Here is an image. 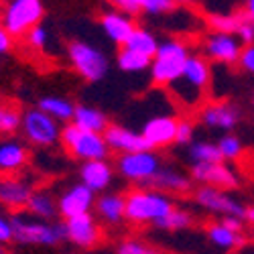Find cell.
Instances as JSON below:
<instances>
[{
    "label": "cell",
    "mask_w": 254,
    "mask_h": 254,
    "mask_svg": "<svg viewBox=\"0 0 254 254\" xmlns=\"http://www.w3.org/2000/svg\"><path fill=\"white\" fill-rule=\"evenodd\" d=\"M242 45L234 35H222V33H209L203 41V53L205 59L222 63V65H234L238 63Z\"/></svg>",
    "instance_id": "cell-14"
},
{
    "label": "cell",
    "mask_w": 254,
    "mask_h": 254,
    "mask_svg": "<svg viewBox=\"0 0 254 254\" xmlns=\"http://www.w3.org/2000/svg\"><path fill=\"white\" fill-rule=\"evenodd\" d=\"M12 240V228H10V218L0 214V244Z\"/></svg>",
    "instance_id": "cell-42"
},
{
    "label": "cell",
    "mask_w": 254,
    "mask_h": 254,
    "mask_svg": "<svg viewBox=\"0 0 254 254\" xmlns=\"http://www.w3.org/2000/svg\"><path fill=\"white\" fill-rule=\"evenodd\" d=\"M252 110H254V94H252Z\"/></svg>",
    "instance_id": "cell-48"
},
{
    "label": "cell",
    "mask_w": 254,
    "mask_h": 254,
    "mask_svg": "<svg viewBox=\"0 0 254 254\" xmlns=\"http://www.w3.org/2000/svg\"><path fill=\"white\" fill-rule=\"evenodd\" d=\"M12 240L18 244L31 246H55L61 240H65L63 224H51L33 218L27 211H14L10 216Z\"/></svg>",
    "instance_id": "cell-3"
},
{
    "label": "cell",
    "mask_w": 254,
    "mask_h": 254,
    "mask_svg": "<svg viewBox=\"0 0 254 254\" xmlns=\"http://www.w3.org/2000/svg\"><path fill=\"white\" fill-rule=\"evenodd\" d=\"M187 155L193 163H224L220 157L218 146L211 140H197L187 146Z\"/></svg>",
    "instance_id": "cell-30"
},
{
    "label": "cell",
    "mask_w": 254,
    "mask_h": 254,
    "mask_svg": "<svg viewBox=\"0 0 254 254\" xmlns=\"http://www.w3.org/2000/svg\"><path fill=\"white\" fill-rule=\"evenodd\" d=\"M195 136V124L189 118H181L177 120V132H175V142L177 144H191Z\"/></svg>",
    "instance_id": "cell-36"
},
{
    "label": "cell",
    "mask_w": 254,
    "mask_h": 254,
    "mask_svg": "<svg viewBox=\"0 0 254 254\" xmlns=\"http://www.w3.org/2000/svg\"><path fill=\"white\" fill-rule=\"evenodd\" d=\"M211 81V67L209 61L201 55L191 53L185 61V67L181 75L169 86L171 98L185 110H201V104L205 100L207 88Z\"/></svg>",
    "instance_id": "cell-1"
},
{
    "label": "cell",
    "mask_w": 254,
    "mask_h": 254,
    "mask_svg": "<svg viewBox=\"0 0 254 254\" xmlns=\"http://www.w3.org/2000/svg\"><path fill=\"white\" fill-rule=\"evenodd\" d=\"M116 65L126 73H140L151 67V57H144L128 47H122L116 55Z\"/></svg>",
    "instance_id": "cell-29"
},
{
    "label": "cell",
    "mask_w": 254,
    "mask_h": 254,
    "mask_svg": "<svg viewBox=\"0 0 254 254\" xmlns=\"http://www.w3.org/2000/svg\"><path fill=\"white\" fill-rule=\"evenodd\" d=\"M27 43L37 51H43L49 43V31L43 25H37L35 29H31L27 33Z\"/></svg>",
    "instance_id": "cell-37"
},
{
    "label": "cell",
    "mask_w": 254,
    "mask_h": 254,
    "mask_svg": "<svg viewBox=\"0 0 254 254\" xmlns=\"http://www.w3.org/2000/svg\"><path fill=\"white\" fill-rule=\"evenodd\" d=\"M161 169V159L155 151H142L132 155H120L116 161V171L132 183L149 185Z\"/></svg>",
    "instance_id": "cell-9"
},
{
    "label": "cell",
    "mask_w": 254,
    "mask_h": 254,
    "mask_svg": "<svg viewBox=\"0 0 254 254\" xmlns=\"http://www.w3.org/2000/svg\"><path fill=\"white\" fill-rule=\"evenodd\" d=\"M59 142L63 144V149H65L73 159H79L83 163L106 161L108 159V153H110L108 144H106V140H104V134L81 130V128H77V126H73L71 122L61 128Z\"/></svg>",
    "instance_id": "cell-5"
},
{
    "label": "cell",
    "mask_w": 254,
    "mask_h": 254,
    "mask_svg": "<svg viewBox=\"0 0 254 254\" xmlns=\"http://www.w3.org/2000/svg\"><path fill=\"white\" fill-rule=\"evenodd\" d=\"M244 220H246L250 226H254V205L246 207V211H244Z\"/></svg>",
    "instance_id": "cell-46"
},
{
    "label": "cell",
    "mask_w": 254,
    "mask_h": 254,
    "mask_svg": "<svg viewBox=\"0 0 254 254\" xmlns=\"http://www.w3.org/2000/svg\"><path fill=\"white\" fill-rule=\"evenodd\" d=\"M71 124L77 126V128H81V130L98 132V134H104V130L110 126L108 116H106L102 110H98L96 106H88V104L75 106Z\"/></svg>",
    "instance_id": "cell-23"
},
{
    "label": "cell",
    "mask_w": 254,
    "mask_h": 254,
    "mask_svg": "<svg viewBox=\"0 0 254 254\" xmlns=\"http://www.w3.org/2000/svg\"><path fill=\"white\" fill-rule=\"evenodd\" d=\"M193 222L191 214L187 209H179V207H173L165 218H161L159 222H155L153 226L159 228V230H167V232H175V230H185L189 228Z\"/></svg>",
    "instance_id": "cell-32"
},
{
    "label": "cell",
    "mask_w": 254,
    "mask_h": 254,
    "mask_svg": "<svg viewBox=\"0 0 254 254\" xmlns=\"http://www.w3.org/2000/svg\"><path fill=\"white\" fill-rule=\"evenodd\" d=\"M45 14V4L41 0H12L2 8L0 14V25L14 39L23 37L37 25Z\"/></svg>",
    "instance_id": "cell-6"
},
{
    "label": "cell",
    "mask_w": 254,
    "mask_h": 254,
    "mask_svg": "<svg viewBox=\"0 0 254 254\" xmlns=\"http://www.w3.org/2000/svg\"><path fill=\"white\" fill-rule=\"evenodd\" d=\"M189 177L201 185L218 187V189H234L240 183L238 173L226 163H193Z\"/></svg>",
    "instance_id": "cell-11"
},
{
    "label": "cell",
    "mask_w": 254,
    "mask_h": 254,
    "mask_svg": "<svg viewBox=\"0 0 254 254\" xmlns=\"http://www.w3.org/2000/svg\"><path fill=\"white\" fill-rule=\"evenodd\" d=\"M0 254H6V252H4V248H2V244H0Z\"/></svg>",
    "instance_id": "cell-47"
},
{
    "label": "cell",
    "mask_w": 254,
    "mask_h": 254,
    "mask_svg": "<svg viewBox=\"0 0 254 254\" xmlns=\"http://www.w3.org/2000/svg\"><path fill=\"white\" fill-rule=\"evenodd\" d=\"M242 16L254 25V0H248V2L244 4V14Z\"/></svg>",
    "instance_id": "cell-45"
},
{
    "label": "cell",
    "mask_w": 254,
    "mask_h": 254,
    "mask_svg": "<svg viewBox=\"0 0 254 254\" xmlns=\"http://www.w3.org/2000/svg\"><path fill=\"white\" fill-rule=\"evenodd\" d=\"M177 6L179 2H173V0H142V14L161 16V14H169Z\"/></svg>",
    "instance_id": "cell-35"
},
{
    "label": "cell",
    "mask_w": 254,
    "mask_h": 254,
    "mask_svg": "<svg viewBox=\"0 0 254 254\" xmlns=\"http://www.w3.org/2000/svg\"><path fill=\"white\" fill-rule=\"evenodd\" d=\"M173 199L157 189H134L124 197V218L130 224H155L171 211Z\"/></svg>",
    "instance_id": "cell-2"
},
{
    "label": "cell",
    "mask_w": 254,
    "mask_h": 254,
    "mask_svg": "<svg viewBox=\"0 0 254 254\" xmlns=\"http://www.w3.org/2000/svg\"><path fill=\"white\" fill-rule=\"evenodd\" d=\"M96 211L102 222L106 224H120L124 220V195L120 193H102L96 203Z\"/></svg>",
    "instance_id": "cell-25"
},
{
    "label": "cell",
    "mask_w": 254,
    "mask_h": 254,
    "mask_svg": "<svg viewBox=\"0 0 254 254\" xmlns=\"http://www.w3.org/2000/svg\"><path fill=\"white\" fill-rule=\"evenodd\" d=\"M96 203V193H92L86 185H71L63 191L57 199V214L63 216L65 220L90 214V209Z\"/></svg>",
    "instance_id": "cell-12"
},
{
    "label": "cell",
    "mask_w": 254,
    "mask_h": 254,
    "mask_svg": "<svg viewBox=\"0 0 254 254\" xmlns=\"http://www.w3.org/2000/svg\"><path fill=\"white\" fill-rule=\"evenodd\" d=\"M27 214H31L37 220L51 222L57 218V199L49 189H33V193L27 201Z\"/></svg>",
    "instance_id": "cell-24"
},
{
    "label": "cell",
    "mask_w": 254,
    "mask_h": 254,
    "mask_svg": "<svg viewBox=\"0 0 254 254\" xmlns=\"http://www.w3.org/2000/svg\"><path fill=\"white\" fill-rule=\"evenodd\" d=\"M175 132H177V118L153 116L144 122L140 134L153 151V149H161V146H169L171 142H175Z\"/></svg>",
    "instance_id": "cell-17"
},
{
    "label": "cell",
    "mask_w": 254,
    "mask_h": 254,
    "mask_svg": "<svg viewBox=\"0 0 254 254\" xmlns=\"http://www.w3.org/2000/svg\"><path fill=\"white\" fill-rule=\"evenodd\" d=\"M159 43H161V41L157 39V35L153 31H149L146 27H136L132 31L130 39L126 41L124 47H128V49H132V51H136V53H140L144 57H151L153 59V55L157 53Z\"/></svg>",
    "instance_id": "cell-28"
},
{
    "label": "cell",
    "mask_w": 254,
    "mask_h": 254,
    "mask_svg": "<svg viewBox=\"0 0 254 254\" xmlns=\"http://www.w3.org/2000/svg\"><path fill=\"white\" fill-rule=\"evenodd\" d=\"M191 55L187 45L179 39H165L159 43L157 53L151 59V79L155 86L169 88L181 75L187 57Z\"/></svg>",
    "instance_id": "cell-4"
},
{
    "label": "cell",
    "mask_w": 254,
    "mask_h": 254,
    "mask_svg": "<svg viewBox=\"0 0 254 254\" xmlns=\"http://www.w3.org/2000/svg\"><path fill=\"white\" fill-rule=\"evenodd\" d=\"M218 151H220V157L222 161H236L240 159L244 146H242V140L236 136V134H224L220 140H218Z\"/></svg>",
    "instance_id": "cell-34"
},
{
    "label": "cell",
    "mask_w": 254,
    "mask_h": 254,
    "mask_svg": "<svg viewBox=\"0 0 254 254\" xmlns=\"http://www.w3.org/2000/svg\"><path fill=\"white\" fill-rule=\"evenodd\" d=\"M12 37L4 31V27L0 25V55H4V53H8L10 49H12Z\"/></svg>",
    "instance_id": "cell-43"
},
{
    "label": "cell",
    "mask_w": 254,
    "mask_h": 254,
    "mask_svg": "<svg viewBox=\"0 0 254 254\" xmlns=\"http://www.w3.org/2000/svg\"><path fill=\"white\" fill-rule=\"evenodd\" d=\"M100 27L104 29V35L108 37L112 43L122 45V47L126 45V41L130 39L132 31L136 29L134 18L126 16V14H122V12L114 10V8L106 10V12L100 16Z\"/></svg>",
    "instance_id": "cell-20"
},
{
    "label": "cell",
    "mask_w": 254,
    "mask_h": 254,
    "mask_svg": "<svg viewBox=\"0 0 254 254\" xmlns=\"http://www.w3.org/2000/svg\"><path fill=\"white\" fill-rule=\"evenodd\" d=\"M20 128H23L25 138L35 146H53L59 142L61 126L57 120L41 112L39 108H29L20 114Z\"/></svg>",
    "instance_id": "cell-8"
},
{
    "label": "cell",
    "mask_w": 254,
    "mask_h": 254,
    "mask_svg": "<svg viewBox=\"0 0 254 254\" xmlns=\"http://www.w3.org/2000/svg\"><path fill=\"white\" fill-rule=\"evenodd\" d=\"M63 230H65V238L79 248H92L102 238L100 224L96 222V218L92 214H83V216L65 220Z\"/></svg>",
    "instance_id": "cell-16"
},
{
    "label": "cell",
    "mask_w": 254,
    "mask_h": 254,
    "mask_svg": "<svg viewBox=\"0 0 254 254\" xmlns=\"http://www.w3.org/2000/svg\"><path fill=\"white\" fill-rule=\"evenodd\" d=\"M195 203L201 209L209 211V214H216V216H222V218H242L244 220L246 207L234 195L224 191V189L199 185L197 191H195Z\"/></svg>",
    "instance_id": "cell-10"
},
{
    "label": "cell",
    "mask_w": 254,
    "mask_h": 254,
    "mask_svg": "<svg viewBox=\"0 0 254 254\" xmlns=\"http://www.w3.org/2000/svg\"><path fill=\"white\" fill-rule=\"evenodd\" d=\"M20 128V112L10 104H0V134L10 136Z\"/></svg>",
    "instance_id": "cell-33"
},
{
    "label": "cell",
    "mask_w": 254,
    "mask_h": 254,
    "mask_svg": "<svg viewBox=\"0 0 254 254\" xmlns=\"http://www.w3.org/2000/svg\"><path fill=\"white\" fill-rule=\"evenodd\" d=\"M112 8L132 18L136 14H142V0H114Z\"/></svg>",
    "instance_id": "cell-39"
},
{
    "label": "cell",
    "mask_w": 254,
    "mask_h": 254,
    "mask_svg": "<svg viewBox=\"0 0 254 254\" xmlns=\"http://www.w3.org/2000/svg\"><path fill=\"white\" fill-rule=\"evenodd\" d=\"M33 183L23 177H0V203L18 211L27 207V201L33 193Z\"/></svg>",
    "instance_id": "cell-18"
},
{
    "label": "cell",
    "mask_w": 254,
    "mask_h": 254,
    "mask_svg": "<svg viewBox=\"0 0 254 254\" xmlns=\"http://www.w3.org/2000/svg\"><path fill=\"white\" fill-rule=\"evenodd\" d=\"M67 57L71 67L88 81H100L110 69V61L98 47L88 41H73L67 47Z\"/></svg>",
    "instance_id": "cell-7"
},
{
    "label": "cell",
    "mask_w": 254,
    "mask_h": 254,
    "mask_svg": "<svg viewBox=\"0 0 254 254\" xmlns=\"http://www.w3.org/2000/svg\"><path fill=\"white\" fill-rule=\"evenodd\" d=\"M238 65H240V67H242L246 73L254 75V45L242 47L240 57H238Z\"/></svg>",
    "instance_id": "cell-41"
},
{
    "label": "cell",
    "mask_w": 254,
    "mask_h": 254,
    "mask_svg": "<svg viewBox=\"0 0 254 254\" xmlns=\"http://www.w3.org/2000/svg\"><path fill=\"white\" fill-rule=\"evenodd\" d=\"M153 189L165 193V191H173V193H187L191 189V177L185 175L183 171L175 167H161L155 179L149 183Z\"/></svg>",
    "instance_id": "cell-22"
},
{
    "label": "cell",
    "mask_w": 254,
    "mask_h": 254,
    "mask_svg": "<svg viewBox=\"0 0 254 254\" xmlns=\"http://www.w3.org/2000/svg\"><path fill=\"white\" fill-rule=\"evenodd\" d=\"M29 163V149L23 140L2 138L0 140V173H16Z\"/></svg>",
    "instance_id": "cell-21"
},
{
    "label": "cell",
    "mask_w": 254,
    "mask_h": 254,
    "mask_svg": "<svg viewBox=\"0 0 254 254\" xmlns=\"http://www.w3.org/2000/svg\"><path fill=\"white\" fill-rule=\"evenodd\" d=\"M116 254H161V252L146 246L140 240H124V242H120Z\"/></svg>",
    "instance_id": "cell-38"
},
{
    "label": "cell",
    "mask_w": 254,
    "mask_h": 254,
    "mask_svg": "<svg viewBox=\"0 0 254 254\" xmlns=\"http://www.w3.org/2000/svg\"><path fill=\"white\" fill-rule=\"evenodd\" d=\"M37 108H39L41 112H45L47 116H51L53 120H57V122H71L75 106H73L69 100H65V98L45 96V98L39 100Z\"/></svg>",
    "instance_id": "cell-27"
},
{
    "label": "cell",
    "mask_w": 254,
    "mask_h": 254,
    "mask_svg": "<svg viewBox=\"0 0 254 254\" xmlns=\"http://www.w3.org/2000/svg\"><path fill=\"white\" fill-rule=\"evenodd\" d=\"M240 23H242V14H230V12H209L207 14V25L211 33L234 35Z\"/></svg>",
    "instance_id": "cell-31"
},
{
    "label": "cell",
    "mask_w": 254,
    "mask_h": 254,
    "mask_svg": "<svg viewBox=\"0 0 254 254\" xmlns=\"http://www.w3.org/2000/svg\"><path fill=\"white\" fill-rule=\"evenodd\" d=\"M207 240L211 246H216L222 252H230V250H236L244 244V234L240 232H232L228 228H224L220 222L218 224H211L207 228Z\"/></svg>",
    "instance_id": "cell-26"
},
{
    "label": "cell",
    "mask_w": 254,
    "mask_h": 254,
    "mask_svg": "<svg viewBox=\"0 0 254 254\" xmlns=\"http://www.w3.org/2000/svg\"><path fill=\"white\" fill-rule=\"evenodd\" d=\"M234 37L238 39V43H240L242 47L254 45V25L250 23V20H246V18L242 16V23L238 25V29H236Z\"/></svg>",
    "instance_id": "cell-40"
},
{
    "label": "cell",
    "mask_w": 254,
    "mask_h": 254,
    "mask_svg": "<svg viewBox=\"0 0 254 254\" xmlns=\"http://www.w3.org/2000/svg\"><path fill=\"white\" fill-rule=\"evenodd\" d=\"M240 118H242L240 108L232 102H211V104H205L199 112V120L203 122V126L214 130H226V132L234 130Z\"/></svg>",
    "instance_id": "cell-13"
},
{
    "label": "cell",
    "mask_w": 254,
    "mask_h": 254,
    "mask_svg": "<svg viewBox=\"0 0 254 254\" xmlns=\"http://www.w3.org/2000/svg\"><path fill=\"white\" fill-rule=\"evenodd\" d=\"M79 177H81V185H86L92 193L106 191L114 181V167L108 163V159L88 161V163H81Z\"/></svg>",
    "instance_id": "cell-19"
},
{
    "label": "cell",
    "mask_w": 254,
    "mask_h": 254,
    "mask_svg": "<svg viewBox=\"0 0 254 254\" xmlns=\"http://www.w3.org/2000/svg\"><path fill=\"white\" fill-rule=\"evenodd\" d=\"M220 224L224 228L232 230V232H240V234H242V230H244V220L242 218H222Z\"/></svg>",
    "instance_id": "cell-44"
},
{
    "label": "cell",
    "mask_w": 254,
    "mask_h": 254,
    "mask_svg": "<svg viewBox=\"0 0 254 254\" xmlns=\"http://www.w3.org/2000/svg\"><path fill=\"white\" fill-rule=\"evenodd\" d=\"M104 140L108 144V151L120 153V155H132V153H142L151 151V146L146 144L140 132H134L126 126L120 124H110L104 130Z\"/></svg>",
    "instance_id": "cell-15"
}]
</instances>
